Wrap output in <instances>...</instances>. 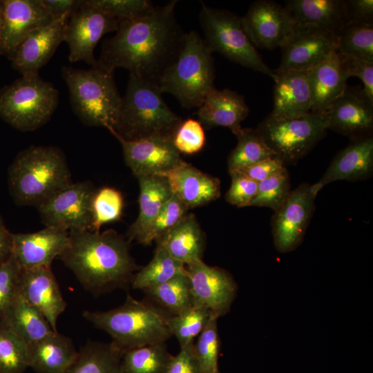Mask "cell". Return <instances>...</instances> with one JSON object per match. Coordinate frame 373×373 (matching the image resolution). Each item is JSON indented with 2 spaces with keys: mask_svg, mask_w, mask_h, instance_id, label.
Here are the masks:
<instances>
[{
  "mask_svg": "<svg viewBox=\"0 0 373 373\" xmlns=\"http://www.w3.org/2000/svg\"><path fill=\"white\" fill-rule=\"evenodd\" d=\"M177 3L171 0L142 17L119 21L115 35L103 42L95 66L112 73L122 68L157 84L185 34L175 17Z\"/></svg>",
  "mask_w": 373,
  "mask_h": 373,
  "instance_id": "1",
  "label": "cell"
},
{
  "mask_svg": "<svg viewBox=\"0 0 373 373\" xmlns=\"http://www.w3.org/2000/svg\"><path fill=\"white\" fill-rule=\"evenodd\" d=\"M68 247L59 257L83 288L95 296L131 286L139 267L129 242L114 230L69 232Z\"/></svg>",
  "mask_w": 373,
  "mask_h": 373,
  "instance_id": "2",
  "label": "cell"
},
{
  "mask_svg": "<svg viewBox=\"0 0 373 373\" xmlns=\"http://www.w3.org/2000/svg\"><path fill=\"white\" fill-rule=\"evenodd\" d=\"M73 183L64 152L53 146H30L18 153L8 171L10 193L19 205L37 208Z\"/></svg>",
  "mask_w": 373,
  "mask_h": 373,
  "instance_id": "3",
  "label": "cell"
},
{
  "mask_svg": "<svg viewBox=\"0 0 373 373\" xmlns=\"http://www.w3.org/2000/svg\"><path fill=\"white\" fill-rule=\"evenodd\" d=\"M213 52L195 30L185 32L181 46L157 85L185 108H199L216 88Z\"/></svg>",
  "mask_w": 373,
  "mask_h": 373,
  "instance_id": "4",
  "label": "cell"
},
{
  "mask_svg": "<svg viewBox=\"0 0 373 373\" xmlns=\"http://www.w3.org/2000/svg\"><path fill=\"white\" fill-rule=\"evenodd\" d=\"M156 84L130 74L117 124L108 131L127 140L173 136L183 120L164 102Z\"/></svg>",
  "mask_w": 373,
  "mask_h": 373,
  "instance_id": "5",
  "label": "cell"
},
{
  "mask_svg": "<svg viewBox=\"0 0 373 373\" xmlns=\"http://www.w3.org/2000/svg\"><path fill=\"white\" fill-rule=\"evenodd\" d=\"M82 316L108 333L123 353L133 348L166 342L172 336L169 316L155 307L128 294L124 303L108 311L84 310Z\"/></svg>",
  "mask_w": 373,
  "mask_h": 373,
  "instance_id": "6",
  "label": "cell"
},
{
  "mask_svg": "<svg viewBox=\"0 0 373 373\" xmlns=\"http://www.w3.org/2000/svg\"><path fill=\"white\" fill-rule=\"evenodd\" d=\"M61 75L72 108L79 120L86 126L113 129L122 104L114 73L97 66L87 70L64 66Z\"/></svg>",
  "mask_w": 373,
  "mask_h": 373,
  "instance_id": "7",
  "label": "cell"
},
{
  "mask_svg": "<svg viewBox=\"0 0 373 373\" xmlns=\"http://www.w3.org/2000/svg\"><path fill=\"white\" fill-rule=\"evenodd\" d=\"M59 91L39 74L21 75L0 90V117L21 131H35L51 118Z\"/></svg>",
  "mask_w": 373,
  "mask_h": 373,
  "instance_id": "8",
  "label": "cell"
},
{
  "mask_svg": "<svg viewBox=\"0 0 373 373\" xmlns=\"http://www.w3.org/2000/svg\"><path fill=\"white\" fill-rule=\"evenodd\" d=\"M199 21L203 39L213 52H218L236 64L274 79L275 72L267 66L245 32L240 17L202 2Z\"/></svg>",
  "mask_w": 373,
  "mask_h": 373,
  "instance_id": "9",
  "label": "cell"
},
{
  "mask_svg": "<svg viewBox=\"0 0 373 373\" xmlns=\"http://www.w3.org/2000/svg\"><path fill=\"white\" fill-rule=\"evenodd\" d=\"M267 146L287 167L306 156L328 131L325 113L310 112L295 118L269 115L256 128Z\"/></svg>",
  "mask_w": 373,
  "mask_h": 373,
  "instance_id": "10",
  "label": "cell"
},
{
  "mask_svg": "<svg viewBox=\"0 0 373 373\" xmlns=\"http://www.w3.org/2000/svg\"><path fill=\"white\" fill-rule=\"evenodd\" d=\"M95 191L88 181L63 188L37 207L42 222L68 232L90 231Z\"/></svg>",
  "mask_w": 373,
  "mask_h": 373,
  "instance_id": "11",
  "label": "cell"
},
{
  "mask_svg": "<svg viewBox=\"0 0 373 373\" xmlns=\"http://www.w3.org/2000/svg\"><path fill=\"white\" fill-rule=\"evenodd\" d=\"M316 195L312 185L303 182L291 190L284 203L274 211L271 233L279 252H290L302 243L315 210Z\"/></svg>",
  "mask_w": 373,
  "mask_h": 373,
  "instance_id": "12",
  "label": "cell"
},
{
  "mask_svg": "<svg viewBox=\"0 0 373 373\" xmlns=\"http://www.w3.org/2000/svg\"><path fill=\"white\" fill-rule=\"evenodd\" d=\"M118 24L116 18L88 4L86 0L82 1L80 7L70 15L65 29L69 61H84L95 66L96 45L104 35L115 32Z\"/></svg>",
  "mask_w": 373,
  "mask_h": 373,
  "instance_id": "13",
  "label": "cell"
},
{
  "mask_svg": "<svg viewBox=\"0 0 373 373\" xmlns=\"http://www.w3.org/2000/svg\"><path fill=\"white\" fill-rule=\"evenodd\" d=\"M193 307H203L219 318L227 314L236 297L238 285L225 269L212 267L202 260L186 267Z\"/></svg>",
  "mask_w": 373,
  "mask_h": 373,
  "instance_id": "14",
  "label": "cell"
},
{
  "mask_svg": "<svg viewBox=\"0 0 373 373\" xmlns=\"http://www.w3.org/2000/svg\"><path fill=\"white\" fill-rule=\"evenodd\" d=\"M113 135L122 146L126 164L137 178L165 176L184 162L173 144V136L157 135L127 140Z\"/></svg>",
  "mask_w": 373,
  "mask_h": 373,
  "instance_id": "15",
  "label": "cell"
},
{
  "mask_svg": "<svg viewBox=\"0 0 373 373\" xmlns=\"http://www.w3.org/2000/svg\"><path fill=\"white\" fill-rule=\"evenodd\" d=\"M241 20L252 44L268 50L281 48L296 26L284 6L269 0L253 2Z\"/></svg>",
  "mask_w": 373,
  "mask_h": 373,
  "instance_id": "16",
  "label": "cell"
},
{
  "mask_svg": "<svg viewBox=\"0 0 373 373\" xmlns=\"http://www.w3.org/2000/svg\"><path fill=\"white\" fill-rule=\"evenodd\" d=\"M280 48L281 60L276 70L308 71L338 49V37L315 26H296Z\"/></svg>",
  "mask_w": 373,
  "mask_h": 373,
  "instance_id": "17",
  "label": "cell"
},
{
  "mask_svg": "<svg viewBox=\"0 0 373 373\" xmlns=\"http://www.w3.org/2000/svg\"><path fill=\"white\" fill-rule=\"evenodd\" d=\"M328 130L356 141L373 137V102L363 88L348 86L325 112Z\"/></svg>",
  "mask_w": 373,
  "mask_h": 373,
  "instance_id": "18",
  "label": "cell"
},
{
  "mask_svg": "<svg viewBox=\"0 0 373 373\" xmlns=\"http://www.w3.org/2000/svg\"><path fill=\"white\" fill-rule=\"evenodd\" d=\"M70 15L66 13L26 35L10 59L12 68L21 75L38 74L39 70L48 63L60 44L64 41Z\"/></svg>",
  "mask_w": 373,
  "mask_h": 373,
  "instance_id": "19",
  "label": "cell"
},
{
  "mask_svg": "<svg viewBox=\"0 0 373 373\" xmlns=\"http://www.w3.org/2000/svg\"><path fill=\"white\" fill-rule=\"evenodd\" d=\"M3 26L0 54L10 60L17 47L30 32L52 22L54 17L42 0H2Z\"/></svg>",
  "mask_w": 373,
  "mask_h": 373,
  "instance_id": "20",
  "label": "cell"
},
{
  "mask_svg": "<svg viewBox=\"0 0 373 373\" xmlns=\"http://www.w3.org/2000/svg\"><path fill=\"white\" fill-rule=\"evenodd\" d=\"M19 293L42 313L52 329L58 332L57 321L67 303L51 267L21 269Z\"/></svg>",
  "mask_w": 373,
  "mask_h": 373,
  "instance_id": "21",
  "label": "cell"
},
{
  "mask_svg": "<svg viewBox=\"0 0 373 373\" xmlns=\"http://www.w3.org/2000/svg\"><path fill=\"white\" fill-rule=\"evenodd\" d=\"M69 241V232L50 227L34 233H12V256L23 269L51 267Z\"/></svg>",
  "mask_w": 373,
  "mask_h": 373,
  "instance_id": "22",
  "label": "cell"
},
{
  "mask_svg": "<svg viewBox=\"0 0 373 373\" xmlns=\"http://www.w3.org/2000/svg\"><path fill=\"white\" fill-rule=\"evenodd\" d=\"M373 174V137L350 143L336 153L327 170L312 185L318 193L327 184L338 180H366Z\"/></svg>",
  "mask_w": 373,
  "mask_h": 373,
  "instance_id": "23",
  "label": "cell"
},
{
  "mask_svg": "<svg viewBox=\"0 0 373 373\" xmlns=\"http://www.w3.org/2000/svg\"><path fill=\"white\" fill-rule=\"evenodd\" d=\"M274 81V118L299 117L309 114L312 94L307 71L276 70Z\"/></svg>",
  "mask_w": 373,
  "mask_h": 373,
  "instance_id": "24",
  "label": "cell"
},
{
  "mask_svg": "<svg viewBox=\"0 0 373 373\" xmlns=\"http://www.w3.org/2000/svg\"><path fill=\"white\" fill-rule=\"evenodd\" d=\"M172 193L189 209L209 204L220 196V180L186 162L165 175Z\"/></svg>",
  "mask_w": 373,
  "mask_h": 373,
  "instance_id": "25",
  "label": "cell"
},
{
  "mask_svg": "<svg viewBox=\"0 0 373 373\" xmlns=\"http://www.w3.org/2000/svg\"><path fill=\"white\" fill-rule=\"evenodd\" d=\"M249 113L243 95L227 88H215L207 95L195 113L205 128L227 127L235 135Z\"/></svg>",
  "mask_w": 373,
  "mask_h": 373,
  "instance_id": "26",
  "label": "cell"
},
{
  "mask_svg": "<svg viewBox=\"0 0 373 373\" xmlns=\"http://www.w3.org/2000/svg\"><path fill=\"white\" fill-rule=\"evenodd\" d=\"M307 74L312 94L311 112H326L347 87L349 77L337 50Z\"/></svg>",
  "mask_w": 373,
  "mask_h": 373,
  "instance_id": "27",
  "label": "cell"
},
{
  "mask_svg": "<svg viewBox=\"0 0 373 373\" xmlns=\"http://www.w3.org/2000/svg\"><path fill=\"white\" fill-rule=\"evenodd\" d=\"M284 7L296 26H312L338 35L347 23L344 0H289Z\"/></svg>",
  "mask_w": 373,
  "mask_h": 373,
  "instance_id": "28",
  "label": "cell"
},
{
  "mask_svg": "<svg viewBox=\"0 0 373 373\" xmlns=\"http://www.w3.org/2000/svg\"><path fill=\"white\" fill-rule=\"evenodd\" d=\"M137 178L140 185L139 214L129 227L126 236L129 242L141 243L154 219L173 193L164 176L149 175Z\"/></svg>",
  "mask_w": 373,
  "mask_h": 373,
  "instance_id": "29",
  "label": "cell"
},
{
  "mask_svg": "<svg viewBox=\"0 0 373 373\" xmlns=\"http://www.w3.org/2000/svg\"><path fill=\"white\" fill-rule=\"evenodd\" d=\"M77 352L69 337L53 332L28 345V367L37 373H64Z\"/></svg>",
  "mask_w": 373,
  "mask_h": 373,
  "instance_id": "30",
  "label": "cell"
},
{
  "mask_svg": "<svg viewBox=\"0 0 373 373\" xmlns=\"http://www.w3.org/2000/svg\"><path fill=\"white\" fill-rule=\"evenodd\" d=\"M173 258L187 265L202 260L204 237L196 217L187 213L171 229L156 240Z\"/></svg>",
  "mask_w": 373,
  "mask_h": 373,
  "instance_id": "31",
  "label": "cell"
},
{
  "mask_svg": "<svg viewBox=\"0 0 373 373\" xmlns=\"http://www.w3.org/2000/svg\"><path fill=\"white\" fill-rule=\"evenodd\" d=\"M3 321L28 345L55 332L42 313L20 294L7 310Z\"/></svg>",
  "mask_w": 373,
  "mask_h": 373,
  "instance_id": "32",
  "label": "cell"
},
{
  "mask_svg": "<svg viewBox=\"0 0 373 373\" xmlns=\"http://www.w3.org/2000/svg\"><path fill=\"white\" fill-rule=\"evenodd\" d=\"M123 354L112 342L88 341L64 373H120Z\"/></svg>",
  "mask_w": 373,
  "mask_h": 373,
  "instance_id": "33",
  "label": "cell"
},
{
  "mask_svg": "<svg viewBox=\"0 0 373 373\" xmlns=\"http://www.w3.org/2000/svg\"><path fill=\"white\" fill-rule=\"evenodd\" d=\"M173 357L165 342L133 348L123 354L120 373H166Z\"/></svg>",
  "mask_w": 373,
  "mask_h": 373,
  "instance_id": "34",
  "label": "cell"
},
{
  "mask_svg": "<svg viewBox=\"0 0 373 373\" xmlns=\"http://www.w3.org/2000/svg\"><path fill=\"white\" fill-rule=\"evenodd\" d=\"M185 271L184 264L173 258L162 247L157 245L151 261L134 274L131 287L144 291Z\"/></svg>",
  "mask_w": 373,
  "mask_h": 373,
  "instance_id": "35",
  "label": "cell"
},
{
  "mask_svg": "<svg viewBox=\"0 0 373 373\" xmlns=\"http://www.w3.org/2000/svg\"><path fill=\"white\" fill-rule=\"evenodd\" d=\"M235 135L238 143L228 156L229 172L240 171L262 160L276 157L256 128H241Z\"/></svg>",
  "mask_w": 373,
  "mask_h": 373,
  "instance_id": "36",
  "label": "cell"
},
{
  "mask_svg": "<svg viewBox=\"0 0 373 373\" xmlns=\"http://www.w3.org/2000/svg\"><path fill=\"white\" fill-rule=\"evenodd\" d=\"M144 291L173 315L193 307L191 284L186 270L184 273Z\"/></svg>",
  "mask_w": 373,
  "mask_h": 373,
  "instance_id": "37",
  "label": "cell"
},
{
  "mask_svg": "<svg viewBox=\"0 0 373 373\" xmlns=\"http://www.w3.org/2000/svg\"><path fill=\"white\" fill-rule=\"evenodd\" d=\"M337 37L339 53L373 62V23L347 22Z\"/></svg>",
  "mask_w": 373,
  "mask_h": 373,
  "instance_id": "38",
  "label": "cell"
},
{
  "mask_svg": "<svg viewBox=\"0 0 373 373\" xmlns=\"http://www.w3.org/2000/svg\"><path fill=\"white\" fill-rule=\"evenodd\" d=\"M28 345L3 320L0 321V373H23Z\"/></svg>",
  "mask_w": 373,
  "mask_h": 373,
  "instance_id": "39",
  "label": "cell"
},
{
  "mask_svg": "<svg viewBox=\"0 0 373 373\" xmlns=\"http://www.w3.org/2000/svg\"><path fill=\"white\" fill-rule=\"evenodd\" d=\"M213 315L205 308L192 307L178 314L169 316V329L178 339L180 348L193 343Z\"/></svg>",
  "mask_w": 373,
  "mask_h": 373,
  "instance_id": "40",
  "label": "cell"
},
{
  "mask_svg": "<svg viewBox=\"0 0 373 373\" xmlns=\"http://www.w3.org/2000/svg\"><path fill=\"white\" fill-rule=\"evenodd\" d=\"M124 199L117 189L105 186L95 191L91 201L90 231H99L102 225L120 219Z\"/></svg>",
  "mask_w": 373,
  "mask_h": 373,
  "instance_id": "41",
  "label": "cell"
},
{
  "mask_svg": "<svg viewBox=\"0 0 373 373\" xmlns=\"http://www.w3.org/2000/svg\"><path fill=\"white\" fill-rule=\"evenodd\" d=\"M290 175L287 167L258 182L249 207H264L276 211L291 192Z\"/></svg>",
  "mask_w": 373,
  "mask_h": 373,
  "instance_id": "42",
  "label": "cell"
},
{
  "mask_svg": "<svg viewBox=\"0 0 373 373\" xmlns=\"http://www.w3.org/2000/svg\"><path fill=\"white\" fill-rule=\"evenodd\" d=\"M217 317L212 316L205 327L198 336L194 350L202 373H216L218 370V361L220 341L218 331Z\"/></svg>",
  "mask_w": 373,
  "mask_h": 373,
  "instance_id": "43",
  "label": "cell"
},
{
  "mask_svg": "<svg viewBox=\"0 0 373 373\" xmlns=\"http://www.w3.org/2000/svg\"><path fill=\"white\" fill-rule=\"evenodd\" d=\"M189 209L175 195L165 202L154 219L140 244L151 245L175 227L188 213Z\"/></svg>",
  "mask_w": 373,
  "mask_h": 373,
  "instance_id": "44",
  "label": "cell"
},
{
  "mask_svg": "<svg viewBox=\"0 0 373 373\" xmlns=\"http://www.w3.org/2000/svg\"><path fill=\"white\" fill-rule=\"evenodd\" d=\"M86 2L119 21L142 17L155 7L149 0H86Z\"/></svg>",
  "mask_w": 373,
  "mask_h": 373,
  "instance_id": "45",
  "label": "cell"
},
{
  "mask_svg": "<svg viewBox=\"0 0 373 373\" xmlns=\"http://www.w3.org/2000/svg\"><path fill=\"white\" fill-rule=\"evenodd\" d=\"M204 127L198 119L182 120L176 129L173 142L180 153L192 155L198 153L205 144Z\"/></svg>",
  "mask_w": 373,
  "mask_h": 373,
  "instance_id": "46",
  "label": "cell"
},
{
  "mask_svg": "<svg viewBox=\"0 0 373 373\" xmlns=\"http://www.w3.org/2000/svg\"><path fill=\"white\" fill-rule=\"evenodd\" d=\"M21 267L12 256L0 265V321L19 293Z\"/></svg>",
  "mask_w": 373,
  "mask_h": 373,
  "instance_id": "47",
  "label": "cell"
},
{
  "mask_svg": "<svg viewBox=\"0 0 373 373\" xmlns=\"http://www.w3.org/2000/svg\"><path fill=\"white\" fill-rule=\"evenodd\" d=\"M231 182L225 194L229 204L242 208L249 207L258 188V182L239 171H230Z\"/></svg>",
  "mask_w": 373,
  "mask_h": 373,
  "instance_id": "48",
  "label": "cell"
},
{
  "mask_svg": "<svg viewBox=\"0 0 373 373\" xmlns=\"http://www.w3.org/2000/svg\"><path fill=\"white\" fill-rule=\"evenodd\" d=\"M339 55L343 67L348 77H358L363 82L364 92L373 102V62L341 53Z\"/></svg>",
  "mask_w": 373,
  "mask_h": 373,
  "instance_id": "49",
  "label": "cell"
},
{
  "mask_svg": "<svg viewBox=\"0 0 373 373\" xmlns=\"http://www.w3.org/2000/svg\"><path fill=\"white\" fill-rule=\"evenodd\" d=\"M193 343L180 348L179 353L173 357L166 373H202Z\"/></svg>",
  "mask_w": 373,
  "mask_h": 373,
  "instance_id": "50",
  "label": "cell"
},
{
  "mask_svg": "<svg viewBox=\"0 0 373 373\" xmlns=\"http://www.w3.org/2000/svg\"><path fill=\"white\" fill-rule=\"evenodd\" d=\"M286 166L277 157H269L240 171L245 175L258 183L268 178Z\"/></svg>",
  "mask_w": 373,
  "mask_h": 373,
  "instance_id": "51",
  "label": "cell"
},
{
  "mask_svg": "<svg viewBox=\"0 0 373 373\" xmlns=\"http://www.w3.org/2000/svg\"><path fill=\"white\" fill-rule=\"evenodd\" d=\"M347 22L373 23L372 0H344Z\"/></svg>",
  "mask_w": 373,
  "mask_h": 373,
  "instance_id": "52",
  "label": "cell"
},
{
  "mask_svg": "<svg viewBox=\"0 0 373 373\" xmlns=\"http://www.w3.org/2000/svg\"><path fill=\"white\" fill-rule=\"evenodd\" d=\"M50 13L57 18L66 13L72 14L81 6L79 0H42Z\"/></svg>",
  "mask_w": 373,
  "mask_h": 373,
  "instance_id": "53",
  "label": "cell"
},
{
  "mask_svg": "<svg viewBox=\"0 0 373 373\" xmlns=\"http://www.w3.org/2000/svg\"><path fill=\"white\" fill-rule=\"evenodd\" d=\"M12 254V233L6 227L0 216V265Z\"/></svg>",
  "mask_w": 373,
  "mask_h": 373,
  "instance_id": "54",
  "label": "cell"
},
{
  "mask_svg": "<svg viewBox=\"0 0 373 373\" xmlns=\"http://www.w3.org/2000/svg\"><path fill=\"white\" fill-rule=\"evenodd\" d=\"M3 26V8L2 0H0V40Z\"/></svg>",
  "mask_w": 373,
  "mask_h": 373,
  "instance_id": "55",
  "label": "cell"
},
{
  "mask_svg": "<svg viewBox=\"0 0 373 373\" xmlns=\"http://www.w3.org/2000/svg\"><path fill=\"white\" fill-rule=\"evenodd\" d=\"M216 373H220L219 370H218Z\"/></svg>",
  "mask_w": 373,
  "mask_h": 373,
  "instance_id": "56",
  "label": "cell"
}]
</instances>
